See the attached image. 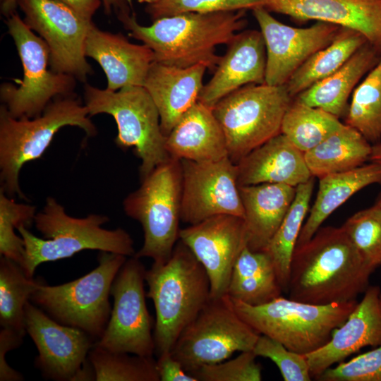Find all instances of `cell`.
<instances>
[{
	"mask_svg": "<svg viewBox=\"0 0 381 381\" xmlns=\"http://www.w3.org/2000/svg\"><path fill=\"white\" fill-rule=\"evenodd\" d=\"M253 351H243L236 358L205 365L190 375L198 381H260L261 365Z\"/></svg>",
	"mask_w": 381,
	"mask_h": 381,
	"instance_id": "60d3db41",
	"label": "cell"
},
{
	"mask_svg": "<svg viewBox=\"0 0 381 381\" xmlns=\"http://www.w3.org/2000/svg\"><path fill=\"white\" fill-rule=\"evenodd\" d=\"M369 161L381 164V143L372 145Z\"/></svg>",
	"mask_w": 381,
	"mask_h": 381,
	"instance_id": "c3c4849f",
	"label": "cell"
},
{
	"mask_svg": "<svg viewBox=\"0 0 381 381\" xmlns=\"http://www.w3.org/2000/svg\"><path fill=\"white\" fill-rule=\"evenodd\" d=\"M180 162L182 222L191 225L219 214L243 219L236 163L229 157L211 162Z\"/></svg>",
	"mask_w": 381,
	"mask_h": 381,
	"instance_id": "9a60e30c",
	"label": "cell"
},
{
	"mask_svg": "<svg viewBox=\"0 0 381 381\" xmlns=\"http://www.w3.org/2000/svg\"><path fill=\"white\" fill-rule=\"evenodd\" d=\"M226 45V54L199 95L198 102L210 108L244 85L265 83L267 54L260 30L237 32Z\"/></svg>",
	"mask_w": 381,
	"mask_h": 381,
	"instance_id": "ffe728a7",
	"label": "cell"
},
{
	"mask_svg": "<svg viewBox=\"0 0 381 381\" xmlns=\"http://www.w3.org/2000/svg\"><path fill=\"white\" fill-rule=\"evenodd\" d=\"M263 5L264 0H159L147 5L145 11L154 21L183 13L246 11Z\"/></svg>",
	"mask_w": 381,
	"mask_h": 381,
	"instance_id": "f35d334b",
	"label": "cell"
},
{
	"mask_svg": "<svg viewBox=\"0 0 381 381\" xmlns=\"http://www.w3.org/2000/svg\"><path fill=\"white\" fill-rule=\"evenodd\" d=\"M165 148L179 160L211 162L229 157L225 135L212 109L198 101L166 137Z\"/></svg>",
	"mask_w": 381,
	"mask_h": 381,
	"instance_id": "484cf974",
	"label": "cell"
},
{
	"mask_svg": "<svg viewBox=\"0 0 381 381\" xmlns=\"http://www.w3.org/2000/svg\"><path fill=\"white\" fill-rule=\"evenodd\" d=\"M375 205L381 207V192L378 194Z\"/></svg>",
	"mask_w": 381,
	"mask_h": 381,
	"instance_id": "f907efd6",
	"label": "cell"
},
{
	"mask_svg": "<svg viewBox=\"0 0 381 381\" xmlns=\"http://www.w3.org/2000/svg\"><path fill=\"white\" fill-rule=\"evenodd\" d=\"M229 298L239 317L258 334L303 355L325 345L358 303L353 300L315 305L280 296L268 303L251 306Z\"/></svg>",
	"mask_w": 381,
	"mask_h": 381,
	"instance_id": "8992f818",
	"label": "cell"
},
{
	"mask_svg": "<svg viewBox=\"0 0 381 381\" xmlns=\"http://www.w3.org/2000/svg\"><path fill=\"white\" fill-rule=\"evenodd\" d=\"M203 64L179 68L154 61L143 87L154 101L167 137L181 116L198 101L207 70Z\"/></svg>",
	"mask_w": 381,
	"mask_h": 381,
	"instance_id": "603a6c76",
	"label": "cell"
},
{
	"mask_svg": "<svg viewBox=\"0 0 381 381\" xmlns=\"http://www.w3.org/2000/svg\"><path fill=\"white\" fill-rule=\"evenodd\" d=\"M343 124L337 116L294 98L284 115L281 133L306 152L327 138Z\"/></svg>",
	"mask_w": 381,
	"mask_h": 381,
	"instance_id": "d6a6232c",
	"label": "cell"
},
{
	"mask_svg": "<svg viewBox=\"0 0 381 381\" xmlns=\"http://www.w3.org/2000/svg\"><path fill=\"white\" fill-rule=\"evenodd\" d=\"M86 57L95 59L107 78V89L117 91L130 85L143 86L154 62V53L147 45L131 43L122 34H113L92 23L85 43Z\"/></svg>",
	"mask_w": 381,
	"mask_h": 381,
	"instance_id": "7402d4cb",
	"label": "cell"
},
{
	"mask_svg": "<svg viewBox=\"0 0 381 381\" xmlns=\"http://www.w3.org/2000/svg\"><path fill=\"white\" fill-rule=\"evenodd\" d=\"M246 10L212 13L189 12L140 24L135 13L119 20L129 35L149 47L154 61L187 68L203 64L214 71L221 57L216 47L227 44L248 23Z\"/></svg>",
	"mask_w": 381,
	"mask_h": 381,
	"instance_id": "7a4b0ae2",
	"label": "cell"
},
{
	"mask_svg": "<svg viewBox=\"0 0 381 381\" xmlns=\"http://www.w3.org/2000/svg\"><path fill=\"white\" fill-rule=\"evenodd\" d=\"M1 12L7 18L15 13L18 6V0H1Z\"/></svg>",
	"mask_w": 381,
	"mask_h": 381,
	"instance_id": "7dc6e473",
	"label": "cell"
},
{
	"mask_svg": "<svg viewBox=\"0 0 381 381\" xmlns=\"http://www.w3.org/2000/svg\"><path fill=\"white\" fill-rule=\"evenodd\" d=\"M378 286H368L361 302L335 329L329 340L306 354L310 373L316 378L336 363L365 346L381 345V302Z\"/></svg>",
	"mask_w": 381,
	"mask_h": 381,
	"instance_id": "d6986e66",
	"label": "cell"
},
{
	"mask_svg": "<svg viewBox=\"0 0 381 381\" xmlns=\"http://www.w3.org/2000/svg\"><path fill=\"white\" fill-rule=\"evenodd\" d=\"M293 99L285 85L249 84L225 96L212 108L232 162L236 164L281 133L284 115Z\"/></svg>",
	"mask_w": 381,
	"mask_h": 381,
	"instance_id": "30bf717a",
	"label": "cell"
},
{
	"mask_svg": "<svg viewBox=\"0 0 381 381\" xmlns=\"http://www.w3.org/2000/svg\"><path fill=\"white\" fill-rule=\"evenodd\" d=\"M61 2L86 19L92 20V16L99 8L101 0H55Z\"/></svg>",
	"mask_w": 381,
	"mask_h": 381,
	"instance_id": "f6af8a7d",
	"label": "cell"
},
{
	"mask_svg": "<svg viewBox=\"0 0 381 381\" xmlns=\"http://www.w3.org/2000/svg\"><path fill=\"white\" fill-rule=\"evenodd\" d=\"M34 205L17 202L0 190V255L23 266L25 248L23 238L14 229L20 226L29 228L36 215Z\"/></svg>",
	"mask_w": 381,
	"mask_h": 381,
	"instance_id": "8d00e7d4",
	"label": "cell"
},
{
	"mask_svg": "<svg viewBox=\"0 0 381 381\" xmlns=\"http://www.w3.org/2000/svg\"><path fill=\"white\" fill-rule=\"evenodd\" d=\"M252 11L266 47L265 83L270 85H285L304 62L333 41L341 28L322 21L295 28L279 22L263 6Z\"/></svg>",
	"mask_w": 381,
	"mask_h": 381,
	"instance_id": "e0dca14e",
	"label": "cell"
},
{
	"mask_svg": "<svg viewBox=\"0 0 381 381\" xmlns=\"http://www.w3.org/2000/svg\"><path fill=\"white\" fill-rule=\"evenodd\" d=\"M375 270L341 226H321L294 249L289 298L315 305L356 300L368 287Z\"/></svg>",
	"mask_w": 381,
	"mask_h": 381,
	"instance_id": "6da1fadb",
	"label": "cell"
},
{
	"mask_svg": "<svg viewBox=\"0 0 381 381\" xmlns=\"http://www.w3.org/2000/svg\"><path fill=\"white\" fill-rule=\"evenodd\" d=\"M380 302H381V291H380Z\"/></svg>",
	"mask_w": 381,
	"mask_h": 381,
	"instance_id": "816d5d0a",
	"label": "cell"
},
{
	"mask_svg": "<svg viewBox=\"0 0 381 381\" xmlns=\"http://www.w3.org/2000/svg\"><path fill=\"white\" fill-rule=\"evenodd\" d=\"M84 99L90 116L107 114L114 119L118 129L115 143L123 150L134 147L141 161V179L170 157L158 109L143 86L130 85L111 91L86 83Z\"/></svg>",
	"mask_w": 381,
	"mask_h": 381,
	"instance_id": "ba28073f",
	"label": "cell"
},
{
	"mask_svg": "<svg viewBox=\"0 0 381 381\" xmlns=\"http://www.w3.org/2000/svg\"><path fill=\"white\" fill-rule=\"evenodd\" d=\"M315 177L296 186L295 198L266 251L274 263L283 292L289 289L290 264L304 219L309 212Z\"/></svg>",
	"mask_w": 381,
	"mask_h": 381,
	"instance_id": "1f68e13d",
	"label": "cell"
},
{
	"mask_svg": "<svg viewBox=\"0 0 381 381\" xmlns=\"http://www.w3.org/2000/svg\"><path fill=\"white\" fill-rule=\"evenodd\" d=\"M146 293L155 309V354L171 351L183 329L211 298L208 275L179 239L169 260L146 270Z\"/></svg>",
	"mask_w": 381,
	"mask_h": 381,
	"instance_id": "3957f363",
	"label": "cell"
},
{
	"mask_svg": "<svg viewBox=\"0 0 381 381\" xmlns=\"http://www.w3.org/2000/svg\"><path fill=\"white\" fill-rule=\"evenodd\" d=\"M159 0H138V1L140 4H147V5L148 4H155L157 1H159Z\"/></svg>",
	"mask_w": 381,
	"mask_h": 381,
	"instance_id": "681fc988",
	"label": "cell"
},
{
	"mask_svg": "<svg viewBox=\"0 0 381 381\" xmlns=\"http://www.w3.org/2000/svg\"><path fill=\"white\" fill-rule=\"evenodd\" d=\"M126 256L100 251L98 265L87 274L57 286L41 282L30 301L58 322L87 333L96 341L108 324L111 288Z\"/></svg>",
	"mask_w": 381,
	"mask_h": 381,
	"instance_id": "9c48e42d",
	"label": "cell"
},
{
	"mask_svg": "<svg viewBox=\"0 0 381 381\" xmlns=\"http://www.w3.org/2000/svg\"><path fill=\"white\" fill-rule=\"evenodd\" d=\"M87 108L73 94L54 99L41 115L16 119L0 107L1 189L8 196L26 200L19 184L23 166L42 157L56 133L66 126H77L87 137L97 131Z\"/></svg>",
	"mask_w": 381,
	"mask_h": 381,
	"instance_id": "5b68a950",
	"label": "cell"
},
{
	"mask_svg": "<svg viewBox=\"0 0 381 381\" xmlns=\"http://www.w3.org/2000/svg\"><path fill=\"white\" fill-rule=\"evenodd\" d=\"M372 145L355 128L345 124L313 148L304 152L313 177L344 172L369 160Z\"/></svg>",
	"mask_w": 381,
	"mask_h": 381,
	"instance_id": "f546056e",
	"label": "cell"
},
{
	"mask_svg": "<svg viewBox=\"0 0 381 381\" xmlns=\"http://www.w3.org/2000/svg\"><path fill=\"white\" fill-rule=\"evenodd\" d=\"M256 356L270 359L284 381H310L311 375L306 355L289 350L282 343L260 334L253 349Z\"/></svg>",
	"mask_w": 381,
	"mask_h": 381,
	"instance_id": "ab89813d",
	"label": "cell"
},
{
	"mask_svg": "<svg viewBox=\"0 0 381 381\" xmlns=\"http://www.w3.org/2000/svg\"><path fill=\"white\" fill-rule=\"evenodd\" d=\"M145 272L140 258L126 259L112 283L113 308L95 345L114 352L153 356L155 322L146 305Z\"/></svg>",
	"mask_w": 381,
	"mask_h": 381,
	"instance_id": "4fadbf2b",
	"label": "cell"
},
{
	"mask_svg": "<svg viewBox=\"0 0 381 381\" xmlns=\"http://www.w3.org/2000/svg\"><path fill=\"white\" fill-rule=\"evenodd\" d=\"M344 123L370 144L381 140V56L352 93Z\"/></svg>",
	"mask_w": 381,
	"mask_h": 381,
	"instance_id": "e575fe53",
	"label": "cell"
},
{
	"mask_svg": "<svg viewBox=\"0 0 381 381\" xmlns=\"http://www.w3.org/2000/svg\"><path fill=\"white\" fill-rule=\"evenodd\" d=\"M23 335L8 328L1 327L0 331V380L20 381L23 380L22 375L9 366L6 363V353L17 347L22 341Z\"/></svg>",
	"mask_w": 381,
	"mask_h": 381,
	"instance_id": "7bdbcfd3",
	"label": "cell"
},
{
	"mask_svg": "<svg viewBox=\"0 0 381 381\" xmlns=\"http://www.w3.org/2000/svg\"><path fill=\"white\" fill-rule=\"evenodd\" d=\"M182 176L181 162L170 157L141 179V185L123 202L126 214L139 222L144 241L133 255L162 264L179 241Z\"/></svg>",
	"mask_w": 381,
	"mask_h": 381,
	"instance_id": "52a82bcc",
	"label": "cell"
},
{
	"mask_svg": "<svg viewBox=\"0 0 381 381\" xmlns=\"http://www.w3.org/2000/svg\"><path fill=\"white\" fill-rule=\"evenodd\" d=\"M156 366L160 381H198L183 369L171 351L164 352L157 356Z\"/></svg>",
	"mask_w": 381,
	"mask_h": 381,
	"instance_id": "ee69618b",
	"label": "cell"
},
{
	"mask_svg": "<svg viewBox=\"0 0 381 381\" xmlns=\"http://www.w3.org/2000/svg\"><path fill=\"white\" fill-rule=\"evenodd\" d=\"M18 6L25 24L47 44L51 70L85 83L92 73L85 54L92 20L55 0H18Z\"/></svg>",
	"mask_w": 381,
	"mask_h": 381,
	"instance_id": "5bb4252c",
	"label": "cell"
},
{
	"mask_svg": "<svg viewBox=\"0 0 381 381\" xmlns=\"http://www.w3.org/2000/svg\"><path fill=\"white\" fill-rule=\"evenodd\" d=\"M375 183H381L380 163L371 162L320 178L316 199L309 210L296 246L310 239L328 217L355 193Z\"/></svg>",
	"mask_w": 381,
	"mask_h": 381,
	"instance_id": "83f0119b",
	"label": "cell"
},
{
	"mask_svg": "<svg viewBox=\"0 0 381 381\" xmlns=\"http://www.w3.org/2000/svg\"><path fill=\"white\" fill-rule=\"evenodd\" d=\"M341 227L369 265L381 266L380 207L374 204L354 213Z\"/></svg>",
	"mask_w": 381,
	"mask_h": 381,
	"instance_id": "74e56055",
	"label": "cell"
},
{
	"mask_svg": "<svg viewBox=\"0 0 381 381\" xmlns=\"http://www.w3.org/2000/svg\"><path fill=\"white\" fill-rule=\"evenodd\" d=\"M42 281L28 277L23 267L13 260L0 259V324L23 336L27 333L24 322L25 307Z\"/></svg>",
	"mask_w": 381,
	"mask_h": 381,
	"instance_id": "836d02e7",
	"label": "cell"
},
{
	"mask_svg": "<svg viewBox=\"0 0 381 381\" xmlns=\"http://www.w3.org/2000/svg\"><path fill=\"white\" fill-rule=\"evenodd\" d=\"M380 56L381 52L367 42L337 71L294 98L339 119L344 118L349 97L361 79L376 65Z\"/></svg>",
	"mask_w": 381,
	"mask_h": 381,
	"instance_id": "4316f807",
	"label": "cell"
},
{
	"mask_svg": "<svg viewBox=\"0 0 381 381\" xmlns=\"http://www.w3.org/2000/svg\"><path fill=\"white\" fill-rule=\"evenodd\" d=\"M282 293L269 254L265 250H251L245 246L234 265L226 295L251 306H259Z\"/></svg>",
	"mask_w": 381,
	"mask_h": 381,
	"instance_id": "f1b7e54d",
	"label": "cell"
},
{
	"mask_svg": "<svg viewBox=\"0 0 381 381\" xmlns=\"http://www.w3.org/2000/svg\"><path fill=\"white\" fill-rule=\"evenodd\" d=\"M269 12L356 30L381 52V0H264Z\"/></svg>",
	"mask_w": 381,
	"mask_h": 381,
	"instance_id": "44dd1931",
	"label": "cell"
},
{
	"mask_svg": "<svg viewBox=\"0 0 381 381\" xmlns=\"http://www.w3.org/2000/svg\"><path fill=\"white\" fill-rule=\"evenodd\" d=\"M6 25L23 65V79L18 87L11 83L1 84V100L13 117L35 118L54 99L73 95L76 79L48 69L47 44L16 13L7 18Z\"/></svg>",
	"mask_w": 381,
	"mask_h": 381,
	"instance_id": "8fae6325",
	"label": "cell"
},
{
	"mask_svg": "<svg viewBox=\"0 0 381 381\" xmlns=\"http://www.w3.org/2000/svg\"><path fill=\"white\" fill-rule=\"evenodd\" d=\"M236 166L238 186L280 183L296 187L313 177L304 152L282 133L253 150Z\"/></svg>",
	"mask_w": 381,
	"mask_h": 381,
	"instance_id": "cb8c5ba5",
	"label": "cell"
},
{
	"mask_svg": "<svg viewBox=\"0 0 381 381\" xmlns=\"http://www.w3.org/2000/svg\"><path fill=\"white\" fill-rule=\"evenodd\" d=\"M114 352L94 344L88 359L97 381H160L153 356Z\"/></svg>",
	"mask_w": 381,
	"mask_h": 381,
	"instance_id": "d590c367",
	"label": "cell"
},
{
	"mask_svg": "<svg viewBox=\"0 0 381 381\" xmlns=\"http://www.w3.org/2000/svg\"><path fill=\"white\" fill-rule=\"evenodd\" d=\"M244 211L246 246L264 250L279 229L296 193V187L280 183L238 186Z\"/></svg>",
	"mask_w": 381,
	"mask_h": 381,
	"instance_id": "d4e9b609",
	"label": "cell"
},
{
	"mask_svg": "<svg viewBox=\"0 0 381 381\" xmlns=\"http://www.w3.org/2000/svg\"><path fill=\"white\" fill-rule=\"evenodd\" d=\"M179 239L205 268L210 297L226 294L234 265L246 244L243 219L219 214L180 229Z\"/></svg>",
	"mask_w": 381,
	"mask_h": 381,
	"instance_id": "ac0fdd59",
	"label": "cell"
},
{
	"mask_svg": "<svg viewBox=\"0 0 381 381\" xmlns=\"http://www.w3.org/2000/svg\"><path fill=\"white\" fill-rule=\"evenodd\" d=\"M24 322L38 350L35 363L44 377L80 380L96 340L80 329L58 322L30 301L25 307Z\"/></svg>",
	"mask_w": 381,
	"mask_h": 381,
	"instance_id": "2e32d148",
	"label": "cell"
},
{
	"mask_svg": "<svg viewBox=\"0 0 381 381\" xmlns=\"http://www.w3.org/2000/svg\"><path fill=\"white\" fill-rule=\"evenodd\" d=\"M260 335L239 317L226 294L210 299L181 332L171 353L190 374L227 360L234 352L253 351Z\"/></svg>",
	"mask_w": 381,
	"mask_h": 381,
	"instance_id": "7c38bea8",
	"label": "cell"
},
{
	"mask_svg": "<svg viewBox=\"0 0 381 381\" xmlns=\"http://www.w3.org/2000/svg\"><path fill=\"white\" fill-rule=\"evenodd\" d=\"M109 220L108 217L98 214L73 217L55 198L47 197L43 209L36 214L34 220L43 238L37 237L23 226L16 229L25 248L23 269L28 277H33L41 263L71 258L84 250L133 256V240L126 230L102 228Z\"/></svg>",
	"mask_w": 381,
	"mask_h": 381,
	"instance_id": "277c9868",
	"label": "cell"
},
{
	"mask_svg": "<svg viewBox=\"0 0 381 381\" xmlns=\"http://www.w3.org/2000/svg\"><path fill=\"white\" fill-rule=\"evenodd\" d=\"M367 42L361 32L341 27L333 41L312 55L289 78L285 86L290 96L296 97L334 73Z\"/></svg>",
	"mask_w": 381,
	"mask_h": 381,
	"instance_id": "4dcf8cb0",
	"label": "cell"
},
{
	"mask_svg": "<svg viewBox=\"0 0 381 381\" xmlns=\"http://www.w3.org/2000/svg\"><path fill=\"white\" fill-rule=\"evenodd\" d=\"M320 381H381V345L349 361L330 367L315 378Z\"/></svg>",
	"mask_w": 381,
	"mask_h": 381,
	"instance_id": "b9f144b4",
	"label": "cell"
},
{
	"mask_svg": "<svg viewBox=\"0 0 381 381\" xmlns=\"http://www.w3.org/2000/svg\"><path fill=\"white\" fill-rule=\"evenodd\" d=\"M104 11L107 15H111L114 11L119 20L131 16L134 13L131 0H102Z\"/></svg>",
	"mask_w": 381,
	"mask_h": 381,
	"instance_id": "bcb514c9",
	"label": "cell"
}]
</instances>
